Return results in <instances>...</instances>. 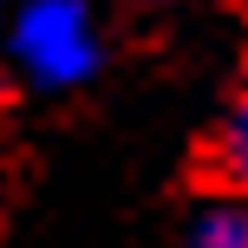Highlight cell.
I'll list each match as a JSON object with an SVG mask.
<instances>
[{"label":"cell","mask_w":248,"mask_h":248,"mask_svg":"<svg viewBox=\"0 0 248 248\" xmlns=\"http://www.w3.org/2000/svg\"><path fill=\"white\" fill-rule=\"evenodd\" d=\"M7 65L33 92H72L98 72V26L85 0H20L7 20Z\"/></svg>","instance_id":"cell-1"},{"label":"cell","mask_w":248,"mask_h":248,"mask_svg":"<svg viewBox=\"0 0 248 248\" xmlns=\"http://www.w3.org/2000/svg\"><path fill=\"white\" fill-rule=\"evenodd\" d=\"M183 248H248V196H222L196 209V222L183 229Z\"/></svg>","instance_id":"cell-2"},{"label":"cell","mask_w":248,"mask_h":248,"mask_svg":"<svg viewBox=\"0 0 248 248\" xmlns=\"http://www.w3.org/2000/svg\"><path fill=\"white\" fill-rule=\"evenodd\" d=\"M216 176H222L235 196H248V92L235 105H229V118H222V131H216Z\"/></svg>","instance_id":"cell-3"},{"label":"cell","mask_w":248,"mask_h":248,"mask_svg":"<svg viewBox=\"0 0 248 248\" xmlns=\"http://www.w3.org/2000/svg\"><path fill=\"white\" fill-rule=\"evenodd\" d=\"M0 7H7V0H0Z\"/></svg>","instance_id":"cell-4"}]
</instances>
